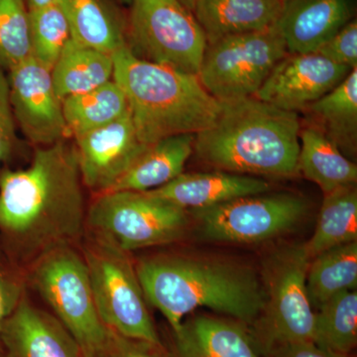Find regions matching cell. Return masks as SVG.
Instances as JSON below:
<instances>
[{
    "label": "cell",
    "mask_w": 357,
    "mask_h": 357,
    "mask_svg": "<svg viewBox=\"0 0 357 357\" xmlns=\"http://www.w3.org/2000/svg\"><path fill=\"white\" fill-rule=\"evenodd\" d=\"M88 222L98 238L124 252L174 243L189 227L188 211L147 192L98 195Z\"/></svg>",
    "instance_id": "6"
},
{
    "label": "cell",
    "mask_w": 357,
    "mask_h": 357,
    "mask_svg": "<svg viewBox=\"0 0 357 357\" xmlns=\"http://www.w3.org/2000/svg\"><path fill=\"white\" fill-rule=\"evenodd\" d=\"M129 49L142 59L198 75L208 40L180 0H131Z\"/></svg>",
    "instance_id": "8"
},
{
    "label": "cell",
    "mask_w": 357,
    "mask_h": 357,
    "mask_svg": "<svg viewBox=\"0 0 357 357\" xmlns=\"http://www.w3.org/2000/svg\"><path fill=\"white\" fill-rule=\"evenodd\" d=\"M351 15L349 0H286L276 27L289 52L314 53Z\"/></svg>",
    "instance_id": "16"
},
{
    "label": "cell",
    "mask_w": 357,
    "mask_h": 357,
    "mask_svg": "<svg viewBox=\"0 0 357 357\" xmlns=\"http://www.w3.org/2000/svg\"><path fill=\"white\" fill-rule=\"evenodd\" d=\"M167 357H261L241 321L199 314L173 331Z\"/></svg>",
    "instance_id": "17"
},
{
    "label": "cell",
    "mask_w": 357,
    "mask_h": 357,
    "mask_svg": "<svg viewBox=\"0 0 357 357\" xmlns=\"http://www.w3.org/2000/svg\"><path fill=\"white\" fill-rule=\"evenodd\" d=\"M69 136L76 138L121 119L129 112L128 98L112 79L100 88L62 100Z\"/></svg>",
    "instance_id": "24"
},
{
    "label": "cell",
    "mask_w": 357,
    "mask_h": 357,
    "mask_svg": "<svg viewBox=\"0 0 357 357\" xmlns=\"http://www.w3.org/2000/svg\"><path fill=\"white\" fill-rule=\"evenodd\" d=\"M261 195L194 211L203 236L218 243H262L293 229L306 215V201L297 195Z\"/></svg>",
    "instance_id": "11"
},
{
    "label": "cell",
    "mask_w": 357,
    "mask_h": 357,
    "mask_svg": "<svg viewBox=\"0 0 357 357\" xmlns=\"http://www.w3.org/2000/svg\"><path fill=\"white\" fill-rule=\"evenodd\" d=\"M314 342L340 356H351L357 344L356 290L337 294L314 312Z\"/></svg>",
    "instance_id": "27"
},
{
    "label": "cell",
    "mask_w": 357,
    "mask_h": 357,
    "mask_svg": "<svg viewBox=\"0 0 357 357\" xmlns=\"http://www.w3.org/2000/svg\"><path fill=\"white\" fill-rule=\"evenodd\" d=\"M298 172L316 183L324 194L356 185L357 167L345 158L337 145L318 128L300 131Z\"/></svg>",
    "instance_id": "21"
},
{
    "label": "cell",
    "mask_w": 357,
    "mask_h": 357,
    "mask_svg": "<svg viewBox=\"0 0 357 357\" xmlns=\"http://www.w3.org/2000/svg\"><path fill=\"white\" fill-rule=\"evenodd\" d=\"M267 357H347L319 347L312 342H294L279 345L266 354Z\"/></svg>",
    "instance_id": "35"
},
{
    "label": "cell",
    "mask_w": 357,
    "mask_h": 357,
    "mask_svg": "<svg viewBox=\"0 0 357 357\" xmlns=\"http://www.w3.org/2000/svg\"><path fill=\"white\" fill-rule=\"evenodd\" d=\"M122 3L126 4V6H129L130 4L131 0H121Z\"/></svg>",
    "instance_id": "38"
},
{
    "label": "cell",
    "mask_w": 357,
    "mask_h": 357,
    "mask_svg": "<svg viewBox=\"0 0 357 357\" xmlns=\"http://www.w3.org/2000/svg\"><path fill=\"white\" fill-rule=\"evenodd\" d=\"M75 140L83 184L98 195L109 192L150 146L138 137L130 112Z\"/></svg>",
    "instance_id": "13"
},
{
    "label": "cell",
    "mask_w": 357,
    "mask_h": 357,
    "mask_svg": "<svg viewBox=\"0 0 357 357\" xmlns=\"http://www.w3.org/2000/svg\"><path fill=\"white\" fill-rule=\"evenodd\" d=\"M347 357H351V356H347Z\"/></svg>",
    "instance_id": "39"
},
{
    "label": "cell",
    "mask_w": 357,
    "mask_h": 357,
    "mask_svg": "<svg viewBox=\"0 0 357 357\" xmlns=\"http://www.w3.org/2000/svg\"><path fill=\"white\" fill-rule=\"evenodd\" d=\"M311 260L305 244H298L281 249L266 263V302L250 333L265 356L279 345L314 342V312L306 285Z\"/></svg>",
    "instance_id": "5"
},
{
    "label": "cell",
    "mask_w": 357,
    "mask_h": 357,
    "mask_svg": "<svg viewBox=\"0 0 357 357\" xmlns=\"http://www.w3.org/2000/svg\"><path fill=\"white\" fill-rule=\"evenodd\" d=\"M7 77L14 119L30 142L48 146L69 137L51 70L31 56Z\"/></svg>",
    "instance_id": "12"
},
{
    "label": "cell",
    "mask_w": 357,
    "mask_h": 357,
    "mask_svg": "<svg viewBox=\"0 0 357 357\" xmlns=\"http://www.w3.org/2000/svg\"><path fill=\"white\" fill-rule=\"evenodd\" d=\"M59 0H27L28 10L43 8V7L53 6L58 3Z\"/></svg>",
    "instance_id": "36"
},
{
    "label": "cell",
    "mask_w": 357,
    "mask_h": 357,
    "mask_svg": "<svg viewBox=\"0 0 357 357\" xmlns=\"http://www.w3.org/2000/svg\"><path fill=\"white\" fill-rule=\"evenodd\" d=\"M269 188L262 178L217 171L182 173L168 184L146 192L185 211H199L241 197L264 194Z\"/></svg>",
    "instance_id": "18"
},
{
    "label": "cell",
    "mask_w": 357,
    "mask_h": 357,
    "mask_svg": "<svg viewBox=\"0 0 357 357\" xmlns=\"http://www.w3.org/2000/svg\"><path fill=\"white\" fill-rule=\"evenodd\" d=\"M309 109L323 122L335 144L351 146L356 142L357 129V69H352Z\"/></svg>",
    "instance_id": "28"
},
{
    "label": "cell",
    "mask_w": 357,
    "mask_h": 357,
    "mask_svg": "<svg viewBox=\"0 0 357 357\" xmlns=\"http://www.w3.org/2000/svg\"><path fill=\"white\" fill-rule=\"evenodd\" d=\"M72 39L82 46L114 55L128 45L123 28L102 0H59Z\"/></svg>",
    "instance_id": "23"
},
{
    "label": "cell",
    "mask_w": 357,
    "mask_h": 357,
    "mask_svg": "<svg viewBox=\"0 0 357 357\" xmlns=\"http://www.w3.org/2000/svg\"><path fill=\"white\" fill-rule=\"evenodd\" d=\"M0 357H84L75 338L54 314L24 296L2 326Z\"/></svg>",
    "instance_id": "15"
},
{
    "label": "cell",
    "mask_w": 357,
    "mask_h": 357,
    "mask_svg": "<svg viewBox=\"0 0 357 357\" xmlns=\"http://www.w3.org/2000/svg\"><path fill=\"white\" fill-rule=\"evenodd\" d=\"M83 181L75 144L35 152L23 170L0 169V236L7 252L66 245L81 236Z\"/></svg>",
    "instance_id": "1"
},
{
    "label": "cell",
    "mask_w": 357,
    "mask_h": 357,
    "mask_svg": "<svg viewBox=\"0 0 357 357\" xmlns=\"http://www.w3.org/2000/svg\"><path fill=\"white\" fill-rule=\"evenodd\" d=\"M335 64L357 67V23L349 21L332 38L328 39L314 52Z\"/></svg>",
    "instance_id": "32"
},
{
    "label": "cell",
    "mask_w": 357,
    "mask_h": 357,
    "mask_svg": "<svg viewBox=\"0 0 357 357\" xmlns=\"http://www.w3.org/2000/svg\"><path fill=\"white\" fill-rule=\"evenodd\" d=\"M114 73L112 55L82 46L73 39L51 70L61 100L100 88L114 79Z\"/></svg>",
    "instance_id": "22"
},
{
    "label": "cell",
    "mask_w": 357,
    "mask_h": 357,
    "mask_svg": "<svg viewBox=\"0 0 357 357\" xmlns=\"http://www.w3.org/2000/svg\"><path fill=\"white\" fill-rule=\"evenodd\" d=\"M23 293L20 281L6 268L0 265V335L4 321L18 306ZM1 356V342H0Z\"/></svg>",
    "instance_id": "34"
},
{
    "label": "cell",
    "mask_w": 357,
    "mask_h": 357,
    "mask_svg": "<svg viewBox=\"0 0 357 357\" xmlns=\"http://www.w3.org/2000/svg\"><path fill=\"white\" fill-rule=\"evenodd\" d=\"M31 280L82 352L102 342L107 326L96 311L88 267L81 256L67 245L49 249L33 270Z\"/></svg>",
    "instance_id": "10"
},
{
    "label": "cell",
    "mask_w": 357,
    "mask_h": 357,
    "mask_svg": "<svg viewBox=\"0 0 357 357\" xmlns=\"http://www.w3.org/2000/svg\"><path fill=\"white\" fill-rule=\"evenodd\" d=\"M29 27L32 57L49 70L53 69L72 39L69 22L60 2L29 10Z\"/></svg>",
    "instance_id": "29"
},
{
    "label": "cell",
    "mask_w": 357,
    "mask_h": 357,
    "mask_svg": "<svg viewBox=\"0 0 357 357\" xmlns=\"http://www.w3.org/2000/svg\"><path fill=\"white\" fill-rule=\"evenodd\" d=\"M114 79L128 98L138 137L152 145L171 136L210 128L223 102L204 88L198 75L137 57L128 45L115 52Z\"/></svg>",
    "instance_id": "4"
},
{
    "label": "cell",
    "mask_w": 357,
    "mask_h": 357,
    "mask_svg": "<svg viewBox=\"0 0 357 357\" xmlns=\"http://www.w3.org/2000/svg\"><path fill=\"white\" fill-rule=\"evenodd\" d=\"M286 0H197L194 10L208 43L276 24Z\"/></svg>",
    "instance_id": "19"
},
{
    "label": "cell",
    "mask_w": 357,
    "mask_h": 357,
    "mask_svg": "<svg viewBox=\"0 0 357 357\" xmlns=\"http://www.w3.org/2000/svg\"><path fill=\"white\" fill-rule=\"evenodd\" d=\"M307 292L312 309L357 286V241L342 244L312 258L307 268Z\"/></svg>",
    "instance_id": "25"
},
{
    "label": "cell",
    "mask_w": 357,
    "mask_h": 357,
    "mask_svg": "<svg viewBox=\"0 0 357 357\" xmlns=\"http://www.w3.org/2000/svg\"><path fill=\"white\" fill-rule=\"evenodd\" d=\"M15 122L8 77L6 70L0 68V166L8 161L13 153L16 144Z\"/></svg>",
    "instance_id": "33"
},
{
    "label": "cell",
    "mask_w": 357,
    "mask_h": 357,
    "mask_svg": "<svg viewBox=\"0 0 357 357\" xmlns=\"http://www.w3.org/2000/svg\"><path fill=\"white\" fill-rule=\"evenodd\" d=\"M354 241H357L356 185L325 194L316 230L305 246L312 259L328 249Z\"/></svg>",
    "instance_id": "26"
},
{
    "label": "cell",
    "mask_w": 357,
    "mask_h": 357,
    "mask_svg": "<svg viewBox=\"0 0 357 357\" xmlns=\"http://www.w3.org/2000/svg\"><path fill=\"white\" fill-rule=\"evenodd\" d=\"M82 354L84 357H167L163 344L126 337L109 328L100 344Z\"/></svg>",
    "instance_id": "31"
},
{
    "label": "cell",
    "mask_w": 357,
    "mask_h": 357,
    "mask_svg": "<svg viewBox=\"0 0 357 357\" xmlns=\"http://www.w3.org/2000/svg\"><path fill=\"white\" fill-rule=\"evenodd\" d=\"M317 53L281 59L255 96L278 109L297 112L317 102L351 72Z\"/></svg>",
    "instance_id": "14"
},
{
    "label": "cell",
    "mask_w": 357,
    "mask_h": 357,
    "mask_svg": "<svg viewBox=\"0 0 357 357\" xmlns=\"http://www.w3.org/2000/svg\"><path fill=\"white\" fill-rule=\"evenodd\" d=\"M31 56L25 0H0V68L8 72Z\"/></svg>",
    "instance_id": "30"
},
{
    "label": "cell",
    "mask_w": 357,
    "mask_h": 357,
    "mask_svg": "<svg viewBox=\"0 0 357 357\" xmlns=\"http://www.w3.org/2000/svg\"><path fill=\"white\" fill-rule=\"evenodd\" d=\"M300 121L255 96L223 102L210 128L195 135L199 159L239 175L291 177L298 173Z\"/></svg>",
    "instance_id": "3"
},
{
    "label": "cell",
    "mask_w": 357,
    "mask_h": 357,
    "mask_svg": "<svg viewBox=\"0 0 357 357\" xmlns=\"http://www.w3.org/2000/svg\"><path fill=\"white\" fill-rule=\"evenodd\" d=\"M180 1L191 10V9H194L197 0H180Z\"/></svg>",
    "instance_id": "37"
},
{
    "label": "cell",
    "mask_w": 357,
    "mask_h": 357,
    "mask_svg": "<svg viewBox=\"0 0 357 357\" xmlns=\"http://www.w3.org/2000/svg\"><path fill=\"white\" fill-rule=\"evenodd\" d=\"M136 272L147 302L172 331L201 307L253 325L266 302L264 285L251 268L220 258L155 256L141 261Z\"/></svg>",
    "instance_id": "2"
},
{
    "label": "cell",
    "mask_w": 357,
    "mask_h": 357,
    "mask_svg": "<svg viewBox=\"0 0 357 357\" xmlns=\"http://www.w3.org/2000/svg\"><path fill=\"white\" fill-rule=\"evenodd\" d=\"M287 52L276 24L262 31L229 35L206 46L198 77L220 102L251 98Z\"/></svg>",
    "instance_id": "7"
},
{
    "label": "cell",
    "mask_w": 357,
    "mask_h": 357,
    "mask_svg": "<svg viewBox=\"0 0 357 357\" xmlns=\"http://www.w3.org/2000/svg\"><path fill=\"white\" fill-rule=\"evenodd\" d=\"M126 253L98 238L86 246L84 260L98 317L107 328L122 335L163 344L136 268Z\"/></svg>",
    "instance_id": "9"
},
{
    "label": "cell",
    "mask_w": 357,
    "mask_h": 357,
    "mask_svg": "<svg viewBox=\"0 0 357 357\" xmlns=\"http://www.w3.org/2000/svg\"><path fill=\"white\" fill-rule=\"evenodd\" d=\"M195 135L171 136L150 145L109 192H146L177 178L194 151Z\"/></svg>",
    "instance_id": "20"
}]
</instances>
